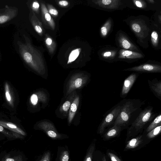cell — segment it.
<instances>
[{"label":"cell","instance_id":"1","mask_svg":"<svg viewBox=\"0 0 161 161\" xmlns=\"http://www.w3.org/2000/svg\"><path fill=\"white\" fill-rule=\"evenodd\" d=\"M121 108L113 125L118 124L124 129L128 128L142 111L144 102L138 99H124L120 101Z\"/></svg>","mask_w":161,"mask_h":161},{"label":"cell","instance_id":"2","mask_svg":"<svg viewBox=\"0 0 161 161\" xmlns=\"http://www.w3.org/2000/svg\"><path fill=\"white\" fill-rule=\"evenodd\" d=\"M156 115L152 106H148L142 109L128 128L127 137H131L142 132L146 126L152 121Z\"/></svg>","mask_w":161,"mask_h":161},{"label":"cell","instance_id":"3","mask_svg":"<svg viewBox=\"0 0 161 161\" xmlns=\"http://www.w3.org/2000/svg\"><path fill=\"white\" fill-rule=\"evenodd\" d=\"M120 102L113 107L107 113L100 124L97 130V133L102 134L106 128L114 124L117 118L121 108Z\"/></svg>","mask_w":161,"mask_h":161},{"label":"cell","instance_id":"4","mask_svg":"<svg viewBox=\"0 0 161 161\" xmlns=\"http://www.w3.org/2000/svg\"><path fill=\"white\" fill-rule=\"evenodd\" d=\"M89 77L82 73L73 75L70 78L66 86V96L70 94L75 89H80L87 82Z\"/></svg>","mask_w":161,"mask_h":161},{"label":"cell","instance_id":"5","mask_svg":"<svg viewBox=\"0 0 161 161\" xmlns=\"http://www.w3.org/2000/svg\"><path fill=\"white\" fill-rule=\"evenodd\" d=\"M36 129L42 130L52 139L61 140L69 138L66 134L59 133L54 125L47 121H42L38 123L36 127Z\"/></svg>","mask_w":161,"mask_h":161},{"label":"cell","instance_id":"6","mask_svg":"<svg viewBox=\"0 0 161 161\" xmlns=\"http://www.w3.org/2000/svg\"><path fill=\"white\" fill-rule=\"evenodd\" d=\"M123 70L147 73H161V66L158 64L145 63L125 69Z\"/></svg>","mask_w":161,"mask_h":161},{"label":"cell","instance_id":"7","mask_svg":"<svg viewBox=\"0 0 161 161\" xmlns=\"http://www.w3.org/2000/svg\"><path fill=\"white\" fill-rule=\"evenodd\" d=\"M139 75L138 73H133L124 80L120 94L121 98H125L127 96Z\"/></svg>","mask_w":161,"mask_h":161},{"label":"cell","instance_id":"8","mask_svg":"<svg viewBox=\"0 0 161 161\" xmlns=\"http://www.w3.org/2000/svg\"><path fill=\"white\" fill-rule=\"evenodd\" d=\"M143 55L138 52L121 49L119 52L118 58L127 61H133L143 58Z\"/></svg>","mask_w":161,"mask_h":161},{"label":"cell","instance_id":"9","mask_svg":"<svg viewBox=\"0 0 161 161\" xmlns=\"http://www.w3.org/2000/svg\"><path fill=\"white\" fill-rule=\"evenodd\" d=\"M24 154L22 152L12 150L9 152L3 151L0 153V161H17L19 157Z\"/></svg>","mask_w":161,"mask_h":161},{"label":"cell","instance_id":"10","mask_svg":"<svg viewBox=\"0 0 161 161\" xmlns=\"http://www.w3.org/2000/svg\"><path fill=\"white\" fill-rule=\"evenodd\" d=\"M118 44L123 49L131 51H138L136 47L129 40L125 35L120 34L118 38Z\"/></svg>","mask_w":161,"mask_h":161},{"label":"cell","instance_id":"11","mask_svg":"<svg viewBox=\"0 0 161 161\" xmlns=\"http://www.w3.org/2000/svg\"><path fill=\"white\" fill-rule=\"evenodd\" d=\"M147 82L151 91L156 97L161 100V81L154 78L152 80H148Z\"/></svg>","mask_w":161,"mask_h":161},{"label":"cell","instance_id":"12","mask_svg":"<svg viewBox=\"0 0 161 161\" xmlns=\"http://www.w3.org/2000/svg\"><path fill=\"white\" fill-rule=\"evenodd\" d=\"M144 135L141 134L128 141L125 146V150H133L138 148L143 143Z\"/></svg>","mask_w":161,"mask_h":161},{"label":"cell","instance_id":"13","mask_svg":"<svg viewBox=\"0 0 161 161\" xmlns=\"http://www.w3.org/2000/svg\"><path fill=\"white\" fill-rule=\"evenodd\" d=\"M0 125L6 129L19 134L24 137L26 136L27 134L25 131L16 124L12 123L0 121Z\"/></svg>","mask_w":161,"mask_h":161},{"label":"cell","instance_id":"14","mask_svg":"<svg viewBox=\"0 0 161 161\" xmlns=\"http://www.w3.org/2000/svg\"><path fill=\"white\" fill-rule=\"evenodd\" d=\"M120 1L119 0H97L96 1L95 3L103 8L115 9L118 8Z\"/></svg>","mask_w":161,"mask_h":161},{"label":"cell","instance_id":"15","mask_svg":"<svg viewBox=\"0 0 161 161\" xmlns=\"http://www.w3.org/2000/svg\"><path fill=\"white\" fill-rule=\"evenodd\" d=\"M70 153L67 146H58L55 161H69Z\"/></svg>","mask_w":161,"mask_h":161},{"label":"cell","instance_id":"16","mask_svg":"<svg viewBox=\"0 0 161 161\" xmlns=\"http://www.w3.org/2000/svg\"><path fill=\"white\" fill-rule=\"evenodd\" d=\"M124 128L118 124L113 125L103 135L105 140H109L118 136Z\"/></svg>","mask_w":161,"mask_h":161},{"label":"cell","instance_id":"17","mask_svg":"<svg viewBox=\"0 0 161 161\" xmlns=\"http://www.w3.org/2000/svg\"><path fill=\"white\" fill-rule=\"evenodd\" d=\"M80 102V97L76 94L70 107L68 117V122L70 124L72 122L77 110Z\"/></svg>","mask_w":161,"mask_h":161},{"label":"cell","instance_id":"18","mask_svg":"<svg viewBox=\"0 0 161 161\" xmlns=\"http://www.w3.org/2000/svg\"><path fill=\"white\" fill-rule=\"evenodd\" d=\"M69 95L68 99L59 108L60 112L64 116L68 114L71 105L76 95V91H73Z\"/></svg>","mask_w":161,"mask_h":161},{"label":"cell","instance_id":"19","mask_svg":"<svg viewBox=\"0 0 161 161\" xmlns=\"http://www.w3.org/2000/svg\"><path fill=\"white\" fill-rule=\"evenodd\" d=\"M47 97L46 94L42 91H39L33 94L31 96V103L34 106L36 105L39 102L46 103Z\"/></svg>","mask_w":161,"mask_h":161},{"label":"cell","instance_id":"20","mask_svg":"<svg viewBox=\"0 0 161 161\" xmlns=\"http://www.w3.org/2000/svg\"><path fill=\"white\" fill-rule=\"evenodd\" d=\"M0 133L3 135L8 141H12L18 139L23 140L25 138L19 134L6 130L1 125Z\"/></svg>","mask_w":161,"mask_h":161},{"label":"cell","instance_id":"21","mask_svg":"<svg viewBox=\"0 0 161 161\" xmlns=\"http://www.w3.org/2000/svg\"><path fill=\"white\" fill-rule=\"evenodd\" d=\"M160 125H161V114L160 112L155 116L150 123V124L146 129V133L148 132Z\"/></svg>","mask_w":161,"mask_h":161},{"label":"cell","instance_id":"22","mask_svg":"<svg viewBox=\"0 0 161 161\" xmlns=\"http://www.w3.org/2000/svg\"><path fill=\"white\" fill-rule=\"evenodd\" d=\"M96 140L94 139L86 151L83 161H92L95 149Z\"/></svg>","mask_w":161,"mask_h":161},{"label":"cell","instance_id":"23","mask_svg":"<svg viewBox=\"0 0 161 161\" xmlns=\"http://www.w3.org/2000/svg\"><path fill=\"white\" fill-rule=\"evenodd\" d=\"M112 25V21L111 19H108L101 27L100 33L103 37L106 36L109 33Z\"/></svg>","mask_w":161,"mask_h":161},{"label":"cell","instance_id":"24","mask_svg":"<svg viewBox=\"0 0 161 161\" xmlns=\"http://www.w3.org/2000/svg\"><path fill=\"white\" fill-rule=\"evenodd\" d=\"M4 90L5 97L7 101L11 107H13V99L11 95L9 86L7 82L5 83Z\"/></svg>","mask_w":161,"mask_h":161},{"label":"cell","instance_id":"25","mask_svg":"<svg viewBox=\"0 0 161 161\" xmlns=\"http://www.w3.org/2000/svg\"><path fill=\"white\" fill-rule=\"evenodd\" d=\"M117 52L115 50H106L102 52V58L105 60H111L116 56Z\"/></svg>","mask_w":161,"mask_h":161},{"label":"cell","instance_id":"26","mask_svg":"<svg viewBox=\"0 0 161 161\" xmlns=\"http://www.w3.org/2000/svg\"><path fill=\"white\" fill-rule=\"evenodd\" d=\"M161 132V125H160L147 133L146 136L148 139H152L158 135Z\"/></svg>","mask_w":161,"mask_h":161},{"label":"cell","instance_id":"27","mask_svg":"<svg viewBox=\"0 0 161 161\" xmlns=\"http://www.w3.org/2000/svg\"><path fill=\"white\" fill-rule=\"evenodd\" d=\"M80 51L81 49L80 48L72 50L69 55L67 64H69L74 61L78 56Z\"/></svg>","mask_w":161,"mask_h":161},{"label":"cell","instance_id":"28","mask_svg":"<svg viewBox=\"0 0 161 161\" xmlns=\"http://www.w3.org/2000/svg\"><path fill=\"white\" fill-rule=\"evenodd\" d=\"M158 34L156 31H153L151 34V41L153 45L155 47L158 46Z\"/></svg>","mask_w":161,"mask_h":161},{"label":"cell","instance_id":"29","mask_svg":"<svg viewBox=\"0 0 161 161\" xmlns=\"http://www.w3.org/2000/svg\"><path fill=\"white\" fill-rule=\"evenodd\" d=\"M51 158L50 152L49 151H47L39 156L36 161H51Z\"/></svg>","mask_w":161,"mask_h":161},{"label":"cell","instance_id":"30","mask_svg":"<svg viewBox=\"0 0 161 161\" xmlns=\"http://www.w3.org/2000/svg\"><path fill=\"white\" fill-rule=\"evenodd\" d=\"M132 1L137 7L141 8H144L146 7V3L143 0H134Z\"/></svg>","mask_w":161,"mask_h":161},{"label":"cell","instance_id":"31","mask_svg":"<svg viewBox=\"0 0 161 161\" xmlns=\"http://www.w3.org/2000/svg\"><path fill=\"white\" fill-rule=\"evenodd\" d=\"M131 27L134 32L138 33L141 31V26L138 23L134 22L132 23Z\"/></svg>","mask_w":161,"mask_h":161},{"label":"cell","instance_id":"32","mask_svg":"<svg viewBox=\"0 0 161 161\" xmlns=\"http://www.w3.org/2000/svg\"><path fill=\"white\" fill-rule=\"evenodd\" d=\"M23 58L27 63L30 64L31 63L32 60V56L29 53L25 52L23 54Z\"/></svg>","mask_w":161,"mask_h":161},{"label":"cell","instance_id":"33","mask_svg":"<svg viewBox=\"0 0 161 161\" xmlns=\"http://www.w3.org/2000/svg\"><path fill=\"white\" fill-rule=\"evenodd\" d=\"M45 8L44 6V7H43V12L45 14V18L47 21L50 22V24L53 25V21L51 19V17L50 14L48 13L47 10Z\"/></svg>","mask_w":161,"mask_h":161},{"label":"cell","instance_id":"34","mask_svg":"<svg viewBox=\"0 0 161 161\" xmlns=\"http://www.w3.org/2000/svg\"><path fill=\"white\" fill-rule=\"evenodd\" d=\"M108 155L111 161H122L117 156L111 152H108Z\"/></svg>","mask_w":161,"mask_h":161},{"label":"cell","instance_id":"35","mask_svg":"<svg viewBox=\"0 0 161 161\" xmlns=\"http://www.w3.org/2000/svg\"><path fill=\"white\" fill-rule=\"evenodd\" d=\"M9 17L5 15L0 16V24H2L7 22L8 19Z\"/></svg>","mask_w":161,"mask_h":161},{"label":"cell","instance_id":"36","mask_svg":"<svg viewBox=\"0 0 161 161\" xmlns=\"http://www.w3.org/2000/svg\"><path fill=\"white\" fill-rule=\"evenodd\" d=\"M27 159V158L25 155L23 154L19 157L17 161H26Z\"/></svg>","mask_w":161,"mask_h":161},{"label":"cell","instance_id":"37","mask_svg":"<svg viewBox=\"0 0 161 161\" xmlns=\"http://www.w3.org/2000/svg\"><path fill=\"white\" fill-rule=\"evenodd\" d=\"M49 12L50 14L54 15H57L58 14V11L55 9H50L49 10Z\"/></svg>","mask_w":161,"mask_h":161},{"label":"cell","instance_id":"38","mask_svg":"<svg viewBox=\"0 0 161 161\" xmlns=\"http://www.w3.org/2000/svg\"><path fill=\"white\" fill-rule=\"evenodd\" d=\"M35 31L38 33H40L42 32V30L41 27L39 25H36L35 27Z\"/></svg>","mask_w":161,"mask_h":161},{"label":"cell","instance_id":"39","mask_svg":"<svg viewBox=\"0 0 161 161\" xmlns=\"http://www.w3.org/2000/svg\"><path fill=\"white\" fill-rule=\"evenodd\" d=\"M59 4L61 6H66L68 5V3L66 1H61L59 2Z\"/></svg>","mask_w":161,"mask_h":161},{"label":"cell","instance_id":"40","mask_svg":"<svg viewBox=\"0 0 161 161\" xmlns=\"http://www.w3.org/2000/svg\"><path fill=\"white\" fill-rule=\"evenodd\" d=\"M52 39L50 38H47L46 40V42L47 45H50L52 43Z\"/></svg>","mask_w":161,"mask_h":161},{"label":"cell","instance_id":"41","mask_svg":"<svg viewBox=\"0 0 161 161\" xmlns=\"http://www.w3.org/2000/svg\"><path fill=\"white\" fill-rule=\"evenodd\" d=\"M33 7L35 9H37L39 7V3L36 2H34L33 3L32 5Z\"/></svg>","mask_w":161,"mask_h":161},{"label":"cell","instance_id":"42","mask_svg":"<svg viewBox=\"0 0 161 161\" xmlns=\"http://www.w3.org/2000/svg\"><path fill=\"white\" fill-rule=\"evenodd\" d=\"M5 137L2 134H0V143L5 138Z\"/></svg>","mask_w":161,"mask_h":161},{"label":"cell","instance_id":"43","mask_svg":"<svg viewBox=\"0 0 161 161\" xmlns=\"http://www.w3.org/2000/svg\"><path fill=\"white\" fill-rule=\"evenodd\" d=\"M146 1L147 2L152 4H153L155 3V1L153 0H147Z\"/></svg>","mask_w":161,"mask_h":161},{"label":"cell","instance_id":"44","mask_svg":"<svg viewBox=\"0 0 161 161\" xmlns=\"http://www.w3.org/2000/svg\"><path fill=\"white\" fill-rule=\"evenodd\" d=\"M96 161H106V158L105 156H104L102 157L101 160H97Z\"/></svg>","mask_w":161,"mask_h":161},{"label":"cell","instance_id":"45","mask_svg":"<svg viewBox=\"0 0 161 161\" xmlns=\"http://www.w3.org/2000/svg\"><path fill=\"white\" fill-rule=\"evenodd\" d=\"M1 146H0V148Z\"/></svg>","mask_w":161,"mask_h":161}]
</instances>
